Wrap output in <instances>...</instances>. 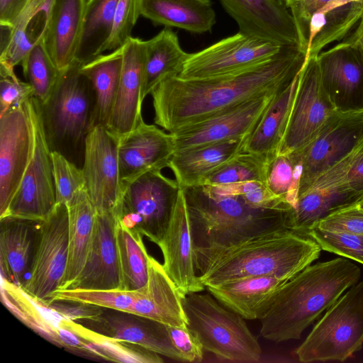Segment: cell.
Segmentation results:
<instances>
[{"mask_svg":"<svg viewBox=\"0 0 363 363\" xmlns=\"http://www.w3.org/2000/svg\"><path fill=\"white\" fill-rule=\"evenodd\" d=\"M77 60L60 71L49 99L39 103L45 135L51 151L62 153L74 162L84 158L86 138L94 127V93Z\"/></svg>","mask_w":363,"mask_h":363,"instance_id":"cell-5","label":"cell"},{"mask_svg":"<svg viewBox=\"0 0 363 363\" xmlns=\"http://www.w3.org/2000/svg\"><path fill=\"white\" fill-rule=\"evenodd\" d=\"M248 137L175 152L168 167L181 188L198 186L206 175L244 152Z\"/></svg>","mask_w":363,"mask_h":363,"instance_id":"cell-29","label":"cell"},{"mask_svg":"<svg viewBox=\"0 0 363 363\" xmlns=\"http://www.w3.org/2000/svg\"><path fill=\"white\" fill-rule=\"evenodd\" d=\"M345 179L352 190L363 194V141L352 153Z\"/></svg>","mask_w":363,"mask_h":363,"instance_id":"cell-53","label":"cell"},{"mask_svg":"<svg viewBox=\"0 0 363 363\" xmlns=\"http://www.w3.org/2000/svg\"><path fill=\"white\" fill-rule=\"evenodd\" d=\"M236 21L239 31L282 46L304 49L289 9L279 0H219Z\"/></svg>","mask_w":363,"mask_h":363,"instance_id":"cell-19","label":"cell"},{"mask_svg":"<svg viewBox=\"0 0 363 363\" xmlns=\"http://www.w3.org/2000/svg\"><path fill=\"white\" fill-rule=\"evenodd\" d=\"M141 15V0H118L113 26L106 50L113 51L122 47L130 37Z\"/></svg>","mask_w":363,"mask_h":363,"instance_id":"cell-47","label":"cell"},{"mask_svg":"<svg viewBox=\"0 0 363 363\" xmlns=\"http://www.w3.org/2000/svg\"><path fill=\"white\" fill-rule=\"evenodd\" d=\"M284 47L239 31L189 54L177 77L201 79L233 74L272 59Z\"/></svg>","mask_w":363,"mask_h":363,"instance_id":"cell-11","label":"cell"},{"mask_svg":"<svg viewBox=\"0 0 363 363\" xmlns=\"http://www.w3.org/2000/svg\"><path fill=\"white\" fill-rule=\"evenodd\" d=\"M345 39L357 47L363 55V17L350 34Z\"/></svg>","mask_w":363,"mask_h":363,"instance_id":"cell-55","label":"cell"},{"mask_svg":"<svg viewBox=\"0 0 363 363\" xmlns=\"http://www.w3.org/2000/svg\"><path fill=\"white\" fill-rule=\"evenodd\" d=\"M148 276L146 284L137 289L129 313L142 315L167 325L186 327L182 297L163 264L147 254Z\"/></svg>","mask_w":363,"mask_h":363,"instance_id":"cell-24","label":"cell"},{"mask_svg":"<svg viewBox=\"0 0 363 363\" xmlns=\"http://www.w3.org/2000/svg\"><path fill=\"white\" fill-rule=\"evenodd\" d=\"M283 2L289 9L293 5L297 0H279Z\"/></svg>","mask_w":363,"mask_h":363,"instance_id":"cell-56","label":"cell"},{"mask_svg":"<svg viewBox=\"0 0 363 363\" xmlns=\"http://www.w3.org/2000/svg\"><path fill=\"white\" fill-rule=\"evenodd\" d=\"M86 2V0H55L43 43L60 71L75 60Z\"/></svg>","mask_w":363,"mask_h":363,"instance_id":"cell-28","label":"cell"},{"mask_svg":"<svg viewBox=\"0 0 363 363\" xmlns=\"http://www.w3.org/2000/svg\"><path fill=\"white\" fill-rule=\"evenodd\" d=\"M360 277L359 267L344 258L310 264L277 292L259 320L261 336L277 343L299 339Z\"/></svg>","mask_w":363,"mask_h":363,"instance_id":"cell-3","label":"cell"},{"mask_svg":"<svg viewBox=\"0 0 363 363\" xmlns=\"http://www.w3.org/2000/svg\"><path fill=\"white\" fill-rule=\"evenodd\" d=\"M314 227L363 235V210L356 205L338 211L319 220Z\"/></svg>","mask_w":363,"mask_h":363,"instance_id":"cell-49","label":"cell"},{"mask_svg":"<svg viewBox=\"0 0 363 363\" xmlns=\"http://www.w3.org/2000/svg\"><path fill=\"white\" fill-rule=\"evenodd\" d=\"M182 189L193 230L203 240L199 245H225L281 225L292 227L293 208H255L240 196L215 195L202 185Z\"/></svg>","mask_w":363,"mask_h":363,"instance_id":"cell-4","label":"cell"},{"mask_svg":"<svg viewBox=\"0 0 363 363\" xmlns=\"http://www.w3.org/2000/svg\"><path fill=\"white\" fill-rule=\"evenodd\" d=\"M136 294L137 290L59 289L54 292L51 301L54 299L77 301L106 308L129 312Z\"/></svg>","mask_w":363,"mask_h":363,"instance_id":"cell-44","label":"cell"},{"mask_svg":"<svg viewBox=\"0 0 363 363\" xmlns=\"http://www.w3.org/2000/svg\"><path fill=\"white\" fill-rule=\"evenodd\" d=\"M357 206L363 210V199L357 204Z\"/></svg>","mask_w":363,"mask_h":363,"instance_id":"cell-57","label":"cell"},{"mask_svg":"<svg viewBox=\"0 0 363 363\" xmlns=\"http://www.w3.org/2000/svg\"><path fill=\"white\" fill-rule=\"evenodd\" d=\"M189 328L203 349L230 362H257L262 350L244 318L219 303L210 293L182 297Z\"/></svg>","mask_w":363,"mask_h":363,"instance_id":"cell-6","label":"cell"},{"mask_svg":"<svg viewBox=\"0 0 363 363\" xmlns=\"http://www.w3.org/2000/svg\"><path fill=\"white\" fill-rule=\"evenodd\" d=\"M172 342L184 357L186 362H201L203 347L196 335L186 327L167 325Z\"/></svg>","mask_w":363,"mask_h":363,"instance_id":"cell-50","label":"cell"},{"mask_svg":"<svg viewBox=\"0 0 363 363\" xmlns=\"http://www.w3.org/2000/svg\"><path fill=\"white\" fill-rule=\"evenodd\" d=\"M331 0H297L289 7L306 50L309 21L313 14Z\"/></svg>","mask_w":363,"mask_h":363,"instance_id":"cell-52","label":"cell"},{"mask_svg":"<svg viewBox=\"0 0 363 363\" xmlns=\"http://www.w3.org/2000/svg\"><path fill=\"white\" fill-rule=\"evenodd\" d=\"M301 173V150L278 154L269 161L265 184L274 195L294 208L298 198Z\"/></svg>","mask_w":363,"mask_h":363,"instance_id":"cell-41","label":"cell"},{"mask_svg":"<svg viewBox=\"0 0 363 363\" xmlns=\"http://www.w3.org/2000/svg\"><path fill=\"white\" fill-rule=\"evenodd\" d=\"M182 188L161 170L147 172L124 184L114 212L116 220L157 245L167 228Z\"/></svg>","mask_w":363,"mask_h":363,"instance_id":"cell-8","label":"cell"},{"mask_svg":"<svg viewBox=\"0 0 363 363\" xmlns=\"http://www.w3.org/2000/svg\"><path fill=\"white\" fill-rule=\"evenodd\" d=\"M189 55L181 48L176 33L169 28L146 40L142 101L163 79L177 77Z\"/></svg>","mask_w":363,"mask_h":363,"instance_id":"cell-37","label":"cell"},{"mask_svg":"<svg viewBox=\"0 0 363 363\" xmlns=\"http://www.w3.org/2000/svg\"><path fill=\"white\" fill-rule=\"evenodd\" d=\"M123 66L122 47L82 65L94 93V126L107 127L115 103Z\"/></svg>","mask_w":363,"mask_h":363,"instance_id":"cell-36","label":"cell"},{"mask_svg":"<svg viewBox=\"0 0 363 363\" xmlns=\"http://www.w3.org/2000/svg\"><path fill=\"white\" fill-rule=\"evenodd\" d=\"M35 102V147L30 162L5 214L34 220H43L56 203L51 150L47 142L38 101ZM0 217V218H1Z\"/></svg>","mask_w":363,"mask_h":363,"instance_id":"cell-14","label":"cell"},{"mask_svg":"<svg viewBox=\"0 0 363 363\" xmlns=\"http://www.w3.org/2000/svg\"><path fill=\"white\" fill-rule=\"evenodd\" d=\"M321 250L363 264V235L333 232L314 227L307 232Z\"/></svg>","mask_w":363,"mask_h":363,"instance_id":"cell-45","label":"cell"},{"mask_svg":"<svg viewBox=\"0 0 363 363\" xmlns=\"http://www.w3.org/2000/svg\"><path fill=\"white\" fill-rule=\"evenodd\" d=\"M66 205L69 216L68 259L59 289H70L81 274L91 247L97 214L84 187L77 191Z\"/></svg>","mask_w":363,"mask_h":363,"instance_id":"cell-30","label":"cell"},{"mask_svg":"<svg viewBox=\"0 0 363 363\" xmlns=\"http://www.w3.org/2000/svg\"><path fill=\"white\" fill-rule=\"evenodd\" d=\"M363 345V282L353 285L330 308L295 350L301 362H343Z\"/></svg>","mask_w":363,"mask_h":363,"instance_id":"cell-7","label":"cell"},{"mask_svg":"<svg viewBox=\"0 0 363 363\" xmlns=\"http://www.w3.org/2000/svg\"><path fill=\"white\" fill-rule=\"evenodd\" d=\"M123 66L119 86L106 128L118 140L143 120L141 91L146 40L130 37L122 46Z\"/></svg>","mask_w":363,"mask_h":363,"instance_id":"cell-22","label":"cell"},{"mask_svg":"<svg viewBox=\"0 0 363 363\" xmlns=\"http://www.w3.org/2000/svg\"><path fill=\"white\" fill-rule=\"evenodd\" d=\"M76 321L105 337L138 344L171 359L186 362L172 342L167 325L155 320L105 308L98 316Z\"/></svg>","mask_w":363,"mask_h":363,"instance_id":"cell-20","label":"cell"},{"mask_svg":"<svg viewBox=\"0 0 363 363\" xmlns=\"http://www.w3.org/2000/svg\"><path fill=\"white\" fill-rule=\"evenodd\" d=\"M118 144V139L101 125L94 126L85 140L84 188L99 213H114L122 195Z\"/></svg>","mask_w":363,"mask_h":363,"instance_id":"cell-15","label":"cell"},{"mask_svg":"<svg viewBox=\"0 0 363 363\" xmlns=\"http://www.w3.org/2000/svg\"><path fill=\"white\" fill-rule=\"evenodd\" d=\"M269 160L260 155L242 152L206 175L199 185L215 186L248 181H266Z\"/></svg>","mask_w":363,"mask_h":363,"instance_id":"cell-42","label":"cell"},{"mask_svg":"<svg viewBox=\"0 0 363 363\" xmlns=\"http://www.w3.org/2000/svg\"><path fill=\"white\" fill-rule=\"evenodd\" d=\"M116 223L113 213H97L85 264L70 289L123 290L116 241Z\"/></svg>","mask_w":363,"mask_h":363,"instance_id":"cell-23","label":"cell"},{"mask_svg":"<svg viewBox=\"0 0 363 363\" xmlns=\"http://www.w3.org/2000/svg\"><path fill=\"white\" fill-rule=\"evenodd\" d=\"M281 90L238 104L172 133L175 152L250 135Z\"/></svg>","mask_w":363,"mask_h":363,"instance_id":"cell-16","label":"cell"},{"mask_svg":"<svg viewBox=\"0 0 363 363\" xmlns=\"http://www.w3.org/2000/svg\"><path fill=\"white\" fill-rule=\"evenodd\" d=\"M55 0H28L11 26L9 40L0 50V65H21L26 55L45 36Z\"/></svg>","mask_w":363,"mask_h":363,"instance_id":"cell-31","label":"cell"},{"mask_svg":"<svg viewBox=\"0 0 363 363\" xmlns=\"http://www.w3.org/2000/svg\"><path fill=\"white\" fill-rule=\"evenodd\" d=\"M69 216L67 205L57 204L39 223L28 279L21 286L43 304L60 289L67 268Z\"/></svg>","mask_w":363,"mask_h":363,"instance_id":"cell-9","label":"cell"},{"mask_svg":"<svg viewBox=\"0 0 363 363\" xmlns=\"http://www.w3.org/2000/svg\"><path fill=\"white\" fill-rule=\"evenodd\" d=\"M57 204L67 203L84 187L82 169L62 153L51 151Z\"/></svg>","mask_w":363,"mask_h":363,"instance_id":"cell-46","label":"cell"},{"mask_svg":"<svg viewBox=\"0 0 363 363\" xmlns=\"http://www.w3.org/2000/svg\"><path fill=\"white\" fill-rule=\"evenodd\" d=\"M306 50L284 46L272 59L233 74L201 79L169 77L150 93L155 123L172 133L224 109L288 86L301 72Z\"/></svg>","mask_w":363,"mask_h":363,"instance_id":"cell-1","label":"cell"},{"mask_svg":"<svg viewBox=\"0 0 363 363\" xmlns=\"http://www.w3.org/2000/svg\"><path fill=\"white\" fill-rule=\"evenodd\" d=\"M307 233L284 224L225 245H196L198 277L205 287L235 279L274 275L289 280L319 257Z\"/></svg>","mask_w":363,"mask_h":363,"instance_id":"cell-2","label":"cell"},{"mask_svg":"<svg viewBox=\"0 0 363 363\" xmlns=\"http://www.w3.org/2000/svg\"><path fill=\"white\" fill-rule=\"evenodd\" d=\"M174 152L172 134L142 120L118 140V157L123 184L147 172L169 167Z\"/></svg>","mask_w":363,"mask_h":363,"instance_id":"cell-21","label":"cell"},{"mask_svg":"<svg viewBox=\"0 0 363 363\" xmlns=\"http://www.w3.org/2000/svg\"><path fill=\"white\" fill-rule=\"evenodd\" d=\"M288 281L274 275L250 276L206 289L219 303L244 319L260 320Z\"/></svg>","mask_w":363,"mask_h":363,"instance_id":"cell-25","label":"cell"},{"mask_svg":"<svg viewBox=\"0 0 363 363\" xmlns=\"http://www.w3.org/2000/svg\"><path fill=\"white\" fill-rule=\"evenodd\" d=\"M299 74L288 86L275 95L249 135L244 152L263 155L269 160L278 155L289 120Z\"/></svg>","mask_w":363,"mask_h":363,"instance_id":"cell-34","label":"cell"},{"mask_svg":"<svg viewBox=\"0 0 363 363\" xmlns=\"http://www.w3.org/2000/svg\"><path fill=\"white\" fill-rule=\"evenodd\" d=\"M60 327L66 328L87 343L92 357L130 363H162L160 354L138 344L105 337L76 320L63 317Z\"/></svg>","mask_w":363,"mask_h":363,"instance_id":"cell-38","label":"cell"},{"mask_svg":"<svg viewBox=\"0 0 363 363\" xmlns=\"http://www.w3.org/2000/svg\"><path fill=\"white\" fill-rule=\"evenodd\" d=\"M363 194L352 190L346 182L311 187L298 198L291 225L307 233L319 220L338 211L357 205Z\"/></svg>","mask_w":363,"mask_h":363,"instance_id":"cell-32","label":"cell"},{"mask_svg":"<svg viewBox=\"0 0 363 363\" xmlns=\"http://www.w3.org/2000/svg\"><path fill=\"white\" fill-rule=\"evenodd\" d=\"M118 0H86L75 60L82 65L106 51Z\"/></svg>","mask_w":363,"mask_h":363,"instance_id":"cell-39","label":"cell"},{"mask_svg":"<svg viewBox=\"0 0 363 363\" xmlns=\"http://www.w3.org/2000/svg\"><path fill=\"white\" fill-rule=\"evenodd\" d=\"M40 222L11 216L0 218L1 277L21 286L30 269Z\"/></svg>","mask_w":363,"mask_h":363,"instance_id":"cell-26","label":"cell"},{"mask_svg":"<svg viewBox=\"0 0 363 363\" xmlns=\"http://www.w3.org/2000/svg\"><path fill=\"white\" fill-rule=\"evenodd\" d=\"M0 115H2L33 97V91L28 82L18 78L14 69L0 65Z\"/></svg>","mask_w":363,"mask_h":363,"instance_id":"cell-48","label":"cell"},{"mask_svg":"<svg viewBox=\"0 0 363 363\" xmlns=\"http://www.w3.org/2000/svg\"><path fill=\"white\" fill-rule=\"evenodd\" d=\"M28 0H0V25L11 26Z\"/></svg>","mask_w":363,"mask_h":363,"instance_id":"cell-54","label":"cell"},{"mask_svg":"<svg viewBox=\"0 0 363 363\" xmlns=\"http://www.w3.org/2000/svg\"><path fill=\"white\" fill-rule=\"evenodd\" d=\"M24 77L33 91V97L45 103L50 96L60 77L58 69L43 40L26 55L21 64Z\"/></svg>","mask_w":363,"mask_h":363,"instance_id":"cell-43","label":"cell"},{"mask_svg":"<svg viewBox=\"0 0 363 363\" xmlns=\"http://www.w3.org/2000/svg\"><path fill=\"white\" fill-rule=\"evenodd\" d=\"M157 245L163 255V267L182 295L205 289L196 274L193 228L182 189Z\"/></svg>","mask_w":363,"mask_h":363,"instance_id":"cell-18","label":"cell"},{"mask_svg":"<svg viewBox=\"0 0 363 363\" xmlns=\"http://www.w3.org/2000/svg\"><path fill=\"white\" fill-rule=\"evenodd\" d=\"M115 234L122 289H139L146 284L148 276V253L143 240V235L131 232L117 220Z\"/></svg>","mask_w":363,"mask_h":363,"instance_id":"cell-40","label":"cell"},{"mask_svg":"<svg viewBox=\"0 0 363 363\" xmlns=\"http://www.w3.org/2000/svg\"><path fill=\"white\" fill-rule=\"evenodd\" d=\"M35 138L33 96L0 115V217L6 212L30 162Z\"/></svg>","mask_w":363,"mask_h":363,"instance_id":"cell-10","label":"cell"},{"mask_svg":"<svg viewBox=\"0 0 363 363\" xmlns=\"http://www.w3.org/2000/svg\"><path fill=\"white\" fill-rule=\"evenodd\" d=\"M321 84L338 112L363 111V55L345 39L317 55Z\"/></svg>","mask_w":363,"mask_h":363,"instance_id":"cell-17","label":"cell"},{"mask_svg":"<svg viewBox=\"0 0 363 363\" xmlns=\"http://www.w3.org/2000/svg\"><path fill=\"white\" fill-rule=\"evenodd\" d=\"M3 304L20 321L50 343L62 347L60 314L29 295L18 286L1 277Z\"/></svg>","mask_w":363,"mask_h":363,"instance_id":"cell-35","label":"cell"},{"mask_svg":"<svg viewBox=\"0 0 363 363\" xmlns=\"http://www.w3.org/2000/svg\"><path fill=\"white\" fill-rule=\"evenodd\" d=\"M362 17L363 0H331L317 10L309 21L306 61L344 40Z\"/></svg>","mask_w":363,"mask_h":363,"instance_id":"cell-27","label":"cell"},{"mask_svg":"<svg viewBox=\"0 0 363 363\" xmlns=\"http://www.w3.org/2000/svg\"><path fill=\"white\" fill-rule=\"evenodd\" d=\"M62 316L73 320L93 318L100 315L105 308L72 300L54 299L45 304Z\"/></svg>","mask_w":363,"mask_h":363,"instance_id":"cell-51","label":"cell"},{"mask_svg":"<svg viewBox=\"0 0 363 363\" xmlns=\"http://www.w3.org/2000/svg\"><path fill=\"white\" fill-rule=\"evenodd\" d=\"M363 141V111L336 112L302 152L298 196L324 172L351 155Z\"/></svg>","mask_w":363,"mask_h":363,"instance_id":"cell-12","label":"cell"},{"mask_svg":"<svg viewBox=\"0 0 363 363\" xmlns=\"http://www.w3.org/2000/svg\"><path fill=\"white\" fill-rule=\"evenodd\" d=\"M141 16L194 33L211 32L216 21L211 0H141Z\"/></svg>","mask_w":363,"mask_h":363,"instance_id":"cell-33","label":"cell"},{"mask_svg":"<svg viewBox=\"0 0 363 363\" xmlns=\"http://www.w3.org/2000/svg\"><path fill=\"white\" fill-rule=\"evenodd\" d=\"M336 112L321 84L317 55L310 57L299 74L289 120L278 154H289L307 145Z\"/></svg>","mask_w":363,"mask_h":363,"instance_id":"cell-13","label":"cell"}]
</instances>
